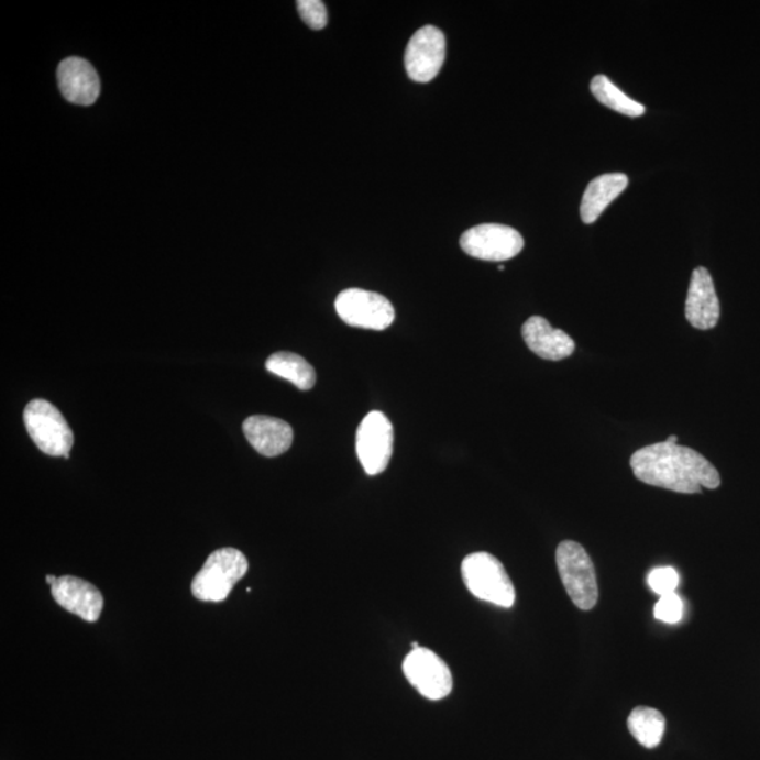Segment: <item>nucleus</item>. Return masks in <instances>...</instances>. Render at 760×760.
Returning a JSON list of instances; mask_svg holds the SVG:
<instances>
[{"label":"nucleus","mask_w":760,"mask_h":760,"mask_svg":"<svg viewBox=\"0 0 760 760\" xmlns=\"http://www.w3.org/2000/svg\"><path fill=\"white\" fill-rule=\"evenodd\" d=\"M629 465L638 481L683 495L722 485V476L707 458L668 440L634 452Z\"/></svg>","instance_id":"nucleus-1"},{"label":"nucleus","mask_w":760,"mask_h":760,"mask_svg":"<svg viewBox=\"0 0 760 760\" xmlns=\"http://www.w3.org/2000/svg\"><path fill=\"white\" fill-rule=\"evenodd\" d=\"M463 583L480 601L510 608L516 602V588L505 566L487 552L467 555L461 566Z\"/></svg>","instance_id":"nucleus-2"},{"label":"nucleus","mask_w":760,"mask_h":760,"mask_svg":"<svg viewBox=\"0 0 760 760\" xmlns=\"http://www.w3.org/2000/svg\"><path fill=\"white\" fill-rule=\"evenodd\" d=\"M246 571L249 561L243 552L235 548H221L210 553L205 565L196 573L190 588L200 602H224Z\"/></svg>","instance_id":"nucleus-3"},{"label":"nucleus","mask_w":760,"mask_h":760,"mask_svg":"<svg viewBox=\"0 0 760 760\" xmlns=\"http://www.w3.org/2000/svg\"><path fill=\"white\" fill-rule=\"evenodd\" d=\"M557 566L568 596L583 612L598 602L596 569L585 548L575 541H563L557 550Z\"/></svg>","instance_id":"nucleus-4"},{"label":"nucleus","mask_w":760,"mask_h":760,"mask_svg":"<svg viewBox=\"0 0 760 760\" xmlns=\"http://www.w3.org/2000/svg\"><path fill=\"white\" fill-rule=\"evenodd\" d=\"M23 419L40 451L68 460L75 441L74 432L57 407L47 400L34 399L24 409Z\"/></svg>","instance_id":"nucleus-5"},{"label":"nucleus","mask_w":760,"mask_h":760,"mask_svg":"<svg viewBox=\"0 0 760 760\" xmlns=\"http://www.w3.org/2000/svg\"><path fill=\"white\" fill-rule=\"evenodd\" d=\"M335 310L345 324L359 329L384 331L395 321V307L375 291L346 289L337 296Z\"/></svg>","instance_id":"nucleus-6"},{"label":"nucleus","mask_w":760,"mask_h":760,"mask_svg":"<svg viewBox=\"0 0 760 760\" xmlns=\"http://www.w3.org/2000/svg\"><path fill=\"white\" fill-rule=\"evenodd\" d=\"M461 249L473 258L502 263L521 253L525 239L505 224H481L462 234Z\"/></svg>","instance_id":"nucleus-7"},{"label":"nucleus","mask_w":760,"mask_h":760,"mask_svg":"<svg viewBox=\"0 0 760 760\" xmlns=\"http://www.w3.org/2000/svg\"><path fill=\"white\" fill-rule=\"evenodd\" d=\"M394 454V426L382 411L367 412L356 431V455L367 475L384 472Z\"/></svg>","instance_id":"nucleus-8"},{"label":"nucleus","mask_w":760,"mask_h":760,"mask_svg":"<svg viewBox=\"0 0 760 760\" xmlns=\"http://www.w3.org/2000/svg\"><path fill=\"white\" fill-rule=\"evenodd\" d=\"M403 672L417 692L429 700H441L452 692V673L436 652L427 648L412 649L403 662Z\"/></svg>","instance_id":"nucleus-9"},{"label":"nucleus","mask_w":760,"mask_h":760,"mask_svg":"<svg viewBox=\"0 0 760 760\" xmlns=\"http://www.w3.org/2000/svg\"><path fill=\"white\" fill-rule=\"evenodd\" d=\"M447 55L444 33L434 26H425L410 38L405 54V67L415 82L427 84L440 74Z\"/></svg>","instance_id":"nucleus-10"},{"label":"nucleus","mask_w":760,"mask_h":760,"mask_svg":"<svg viewBox=\"0 0 760 760\" xmlns=\"http://www.w3.org/2000/svg\"><path fill=\"white\" fill-rule=\"evenodd\" d=\"M54 601L82 620L95 623L103 610V595L92 583L75 576H62L52 585Z\"/></svg>","instance_id":"nucleus-11"},{"label":"nucleus","mask_w":760,"mask_h":760,"mask_svg":"<svg viewBox=\"0 0 760 760\" xmlns=\"http://www.w3.org/2000/svg\"><path fill=\"white\" fill-rule=\"evenodd\" d=\"M684 315L697 330H712L717 326L722 309L712 275L703 266L693 271Z\"/></svg>","instance_id":"nucleus-12"},{"label":"nucleus","mask_w":760,"mask_h":760,"mask_svg":"<svg viewBox=\"0 0 760 760\" xmlns=\"http://www.w3.org/2000/svg\"><path fill=\"white\" fill-rule=\"evenodd\" d=\"M58 85L63 97L70 103L90 106L97 102L100 80L97 70L82 58L65 59L58 67Z\"/></svg>","instance_id":"nucleus-13"},{"label":"nucleus","mask_w":760,"mask_h":760,"mask_svg":"<svg viewBox=\"0 0 760 760\" xmlns=\"http://www.w3.org/2000/svg\"><path fill=\"white\" fill-rule=\"evenodd\" d=\"M522 339L528 349L542 360L561 361L575 352V341L565 331L553 329L550 321L532 316L522 326Z\"/></svg>","instance_id":"nucleus-14"},{"label":"nucleus","mask_w":760,"mask_h":760,"mask_svg":"<svg viewBox=\"0 0 760 760\" xmlns=\"http://www.w3.org/2000/svg\"><path fill=\"white\" fill-rule=\"evenodd\" d=\"M243 430L254 450L268 458L285 454L294 442L291 427L276 417L251 416L244 421Z\"/></svg>","instance_id":"nucleus-15"},{"label":"nucleus","mask_w":760,"mask_h":760,"mask_svg":"<svg viewBox=\"0 0 760 760\" xmlns=\"http://www.w3.org/2000/svg\"><path fill=\"white\" fill-rule=\"evenodd\" d=\"M628 186L627 175L604 174L593 179L583 194L581 218L583 223L592 224L601 218L604 210L616 200Z\"/></svg>","instance_id":"nucleus-16"},{"label":"nucleus","mask_w":760,"mask_h":760,"mask_svg":"<svg viewBox=\"0 0 760 760\" xmlns=\"http://www.w3.org/2000/svg\"><path fill=\"white\" fill-rule=\"evenodd\" d=\"M265 366L271 374L284 377L300 390H310L316 385L315 367L294 352H276L269 356Z\"/></svg>","instance_id":"nucleus-17"},{"label":"nucleus","mask_w":760,"mask_h":760,"mask_svg":"<svg viewBox=\"0 0 760 760\" xmlns=\"http://www.w3.org/2000/svg\"><path fill=\"white\" fill-rule=\"evenodd\" d=\"M627 724L632 737L648 749L657 748L661 744L664 727H667V722H664L661 712H658L657 708L643 706L632 709Z\"/></svg>","instance_id":"nucleus-18"},{"label":"nucleus","mask_w":760,"mask_h":760,"mask_svg":"<svg viewBox=\"0 0 760 760\" xmlns=\"http://www.w3.org/2000/svg\"><path fill=\"white\" fill-rule=\"evenodd\" d=\"M591 90L593 97H595L598 102L606 106L608 109L628 115V118H639V115L646 113V106L627 97L621 89H618L616 85L607 77H604V75H597V77L592 79Z\"/></svg>","instance_id":"nucleus-19"},{"label":"nucleus","mask_w":760,"mask_h":760,"mask_svg":"<svg viewBox=\"0 0 760 760\" xmlns=\"http://www.w3.org/2000/svg\"><path fill=\"white\" fill-rule=\"evenodd\" d=\"M648 585L661 597L672 595L679 585L678 572L671 566L653 569L649 573Z\"/></svg>","instance_id":"nucleus-20"},{"label":"nucleus","mask_w":760,"mask_h":760,"mask_svg":"<svg viewBox=\"0 0 760 760\" xmlns=\"http://www.w3.org/2000/svg\"><path fill=\"white\" fill-rule=\"evenodd\" d=\"M298 10L301 20L313 30H323L329 22L326 4L320 0H299Z\"/></svg>","instance_id":"nucleus-21"},{"label":"nucleus","mask_w":760,"mask_h":760,"mask_svg":"<svg viewBox=\"0 0 760 760\" xmlns=\"http://www.w3.org/2000/svg\"><path fill=\"white\" fill-rule=\"evenodd\" d=\"M683 610L684 607L682 598L679 597L676 593H672V595H667L659 598L653 614H656V618L659 621L678 624L682 620Z\"/></svg>","instance_id":"nucleus-22"},{"label":"nucleus","mask_w":760,"mask_h":760,"mask_svg":"<svg viewBox=\"0 0 760 760\" xmlns=\"http://www.w3.org/2000/svg\"><path fill=\"white\" fill-rule=\"evenodd\" d=\"M57 579L58 577L48 575L47 577H45V581H47L48 585L52 586V585H54L55 581H57Z\"/></svg>","instance_id":"nucleus-23"}]
</instances>
